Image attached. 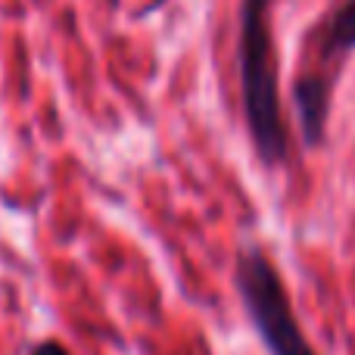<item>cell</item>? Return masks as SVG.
I'll return each mask as SVG.
<instances>
[{
  "label": "cell",
  "instance_id": "6da1fadb",
  "mask_svg": "<svg viewBox=\"0 0 355 355\" xmlns=\"http://www.w3.org/2000/svg\"><path fill=\"white\" fill-rule=\"evenodd\" d=\"M271 0H243L240 6V91L252 144L265 166L287 159V131L281 119V94H277V69L268 31Z\"/></svg>",
  "mask_w": 355,
  "mask_h": 355
},
{
  "label": "cell",
  "instance_id": "7a4b0ae2",
  "mask_svg": "<svg viewBox=\"0 0 355 355\" xmlns=\"http://www.w3.org/2000/svg\"><path fill=\"white\" fill-rule=\"evenodd\" d=\"M237 290L271 355H318L302 337L277 268L256 246L237 256Z\"/></svg>",
  "mask_w": 355,
  "mask_h": 355
},
{
  "label": "cell",
  "instance_id": "3957f363",
  "mask_svg": "<svg viewBox=\"0 0 355 355\" xmlns=\"http://www.w3.org/2000/svg\"><path fill=\"white\" fill-rule=\"evenodd\" d=\"M293 94H296L302 137H306V144H318L324 137L327 110H331V85L324 78H300Z\"/></svg>",
  "mask_w": 355,
  "mask_h": 355
},
{
  "label": "cell",
  "instance_id": "277c9868",
  "mask_svg": "<svg viewBox=\"0 0 355 355\" xmlns=\"http://www.w3.org/2000/svg\"><path fill=\"white\" fill-rule=\"evenodd\" d=\"M324 50L327 53L355 50V0H346L331 16V22L324 28Z\"/></svg>",
  "mask_w": 355,
  "mask_h": 355
},
{
  "label": "cell",
  "instance_id": "5b68a950",
  "mask_svg": "<svg viewBox=\"0 0 355 355\" xmlns=\"http://www.w3.org/2000/svg\"><path fill=\"white\" fill-rule=\"evenodd\" d=\"M31 355H69V352H66V346H60V343H53V340H47V343H37L35 349H31Z\"/></svg>",
  "mask_w": 355,
  "mask_h": 355
}]
</instances>
